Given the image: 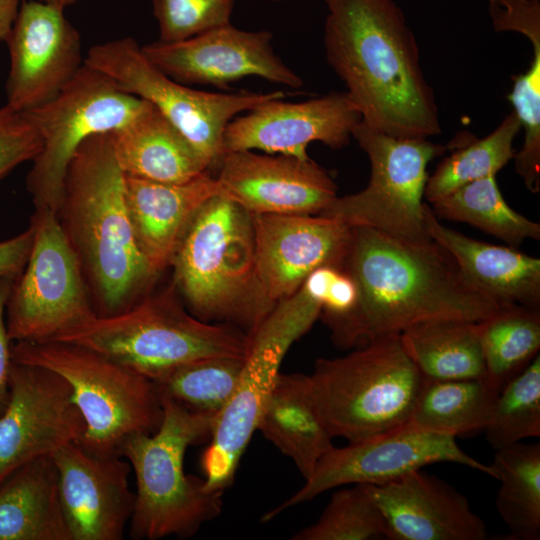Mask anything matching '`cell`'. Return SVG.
<instances>
[{"label": "cell", "mask_w": 540, "mask_h": 540, "mask_svg": "<svg viewBox=\"0 0 540 540\" xmlns=\"http://www.w3.org/2000/svg\"><path fill=\"white\" fill-rule=\"evenodd\" d=\"M251 215L257 283L271 308L317 268L341 266L351 238L346 224L319 214Z\"/></svg>", "instance_id": "obj_19"}, {"label": "cell", "mask_w": 540, "mask_h": 540, "mask_svg": "<svg viewBox=\"0 0 540 540\" xmlns=\"http://www.w3.org/2000/svg\"><path fill=\"white\" fill-rule=\"evenodd\" d=\"M360 121L361 115L346 92H331L302 102L272 99L229 122L222 151L224 155L261 150L306 159L312 142L331 149L345 147Z\"/></svg>", "instance_id": "obj_18"}, {"label": "cell", "mask_w": 540, "mask_h": 540, "mask_svg": "<svg viewBox=\"0 0 540 540\" xmlns=\"http://www.w3.org/2000/svg\"><path fill=\"white\" fill-rule=\"evenodd\" d=\"M111 142L125 175L182 183L209 171L185 136L150 102L128 124L111 132Z\"/></svg>", "instance_id": "obj_25"}, {"label": "cell", "mask_w": 540, "mask_h": 540, "mask_svg": "<svg viewBox=\"0 0 540 540\" xmlns=\"http://www.w3.org/2000/svg\"><path fill=\"white\" fill-rule=\"evenodd\" d=\"M390 540H485L484 521L467 498L422 469L373 485Z\"/></svg>", "instance_id": "obj_22"}, {"label": "cell", "mask_w": 540, "mask_h": 540, "mask_svg": "<svg viewBox=\"0 0 540 540\" xmlns=\"http://www.w3.org/2000/svg\"><path fill=\"white\" fill-rule=\"evenodd\" d=\"M175 286L190 312L251 335L273 308L261 297L252 215L223 195L200 208L173 257Z\"/></svg>", "instance_id": "obj_4"}, {"label": "cell", "mask_w": 540, "mask_h": 540, "mask_svg": "<svg viewBox=\"0 0 540 540\" xmlns=\"http://www.w3.org/2000/svg\"><path fill=\"white\" fill-rule=\"evenodd\" d=\"M326 60L371 128L400 138L441 133L415 35L394 0H324Z\"/></svg>", "instance_id": "obj_2"}, {"label": "cell", "mask_w": 540, "mask_h": 540, "mask_svg": "<svg viewBox=\"0 0 540 540\" xmlns=\"http://www.w3.org/2000/svg\"><path fill=\"white\" fill-rule=\"evenodd\" d=\"M14 277L0 278V414L9 395V378L13 364L12 345L6 325V304L12 289Z\"/></svg>", "instance_id": "obj_41"}, {"label": "cell", "mask_w": 540, "mask_h": 540, "mask_svg": "<svg viewBox=\"0 0 540 540\" xmlns=\"http://www.w3.org/2000/svg\"><path fill=\"white\" fill-rule=\"evenodd\" d=\"M42 147L41 138L22 112L0 107V178L16 166L32 161Z\"/></svg>", "instance_id": "obj_39"}, {"label": "cell", "mask_w": 540, "mask_h": 540, "mask_svg": "<svg viewBox=\"0 0 540 540\" xmlns=\"http://www.w3.org/2000/svg\"><path fill=\"white\" fill-rule=\"evenodd\" d=\"M20 4V0H0V41L6 42Z\"/></svg>", "instance_id": "obj_43"}, {"label": "cell", "mask_w": 540, "mask_h": 540, "mask_svg": "<svg viewBox=\"0 0 540 540\" xmlns=\"http://www.w3.org/2000/svg\"><path fill=\"white\" fill-rule=\"evenodd\" d=\"M497 394L485 379H424L408 423L455 438L483 431Z\"/></svg>", "instance_id": "obj_29"}, {"label": "cell", "mask_w": 540, "mask_h": 540, "mask_svg": "<svg viewBox=\"0 0 540 540\" xmlns=\"http://www.w3.org/2000/svg\"><path fill=\"white\" fill-rule=\"evenodd\" d=\"M267 1L282 2V1H292V0H267Z\"/></svg>", "instance_id": "obj_45"}, {"label": "cell", "mask_w": 540, "mask_h": 540, "mask_svg": "<svg viewBox=\"0 0 540 540\" xmlns=\"http://www.w3.org/2000/svg\"><path fill=\"white\" fill-rule=\"evenodd\" d=\"M64 518L71 540H121L133 513L129 462L99 455L79 442L52 455Z\"/></svg>", "instance_id": "obj_21"}, {"label": "cell", "mask_w": 540, "mask_h": 540, "mask_svg": "<svg viewBox=\"0 0 540 540\" xmlns=\"http://www.w3.org/2000/svg\"><path fill=\"white\" fill-rule=\"evenodd\" d=\"M322 301L303 283L279 301L250 336L243 367L229 402L216 417L201 457L205 486L224 492L232 485L241 458L257 431L281 362L290 346L321 315Z\"/></svg>", "instance_id": "obj_9"}, {"label": "cell", "mask_w": 540, "mask_h": 540, "mask_svg": "<svg viewBox=\"0 0 540 540\" xmlns=\"http://www.w3.org/2000/svg\"><path fill=\"white\" fill-rule=\"evenodd\" d=\"M387 539L384 518L373 485L342 486L331 497L319 519L298 531L294 540Z\"/></svg>", "instance_id": "obj_36"}, {"label": "cell", "mask_w": 540, "mask_h": 540, "mask_svg": "<svg viewBox=\"0 0 540 540\" xmlns=\"http://www.w3.org/2000/svg\"><path fill=\"white\" fill-rule=\"evenodd\" d=\"M257 430L289 457L307 479L333 447L306 374H278Z\"/></svg>", "instance_id": "obj_26"}, {"label": "cell", "mask_w": 540, "mask_h": 540, "mask_svg": "<svg viewBox=\"0 0 540 540\" xmlns=\"http://www.w3.org/2000/svg\"><path fill=\"white\" fill-rule=\"evenodd\" d=\"M308 377L329 432L349 442L408 423L424 381L399 334L317 359Z\"/></svg>", "instance_id": "obj_7"}, {"label": "cell", "mask_w": 540, "mask_h": 540, "mask_svg": "<svg viewBox=\"0 0 540 540\" xmlns=\"http://www.w3.org/2000/svg\"><path fill=\"white\" fill-rule=\"evenodd\" d=\"M460 464L496 479L492 467L467 454L456 438L427 431L410 423L371 437L332 447L318 462L304 485L262 516L269 522L288 508L320 494L352 484L381 485L435 463Z\"/></svg>", "instance_id": "obj_14"}, {"label": "cell", "mask_w": 540, "mask_h": 540, "mask_svg": "<svg viewBox=\"0 0 540 540\" xmlns=\"http://www.w3.org/2000/svg\"><path fill=\"white\" fill-rule=\"evenodd\" d=\"M352 137L370 161L369 182L357 193L337 196L319 215L407 241L430 240L423 220L427 166L445 147L424 138L394 137L362 120Z\"/></svg>", "instance_id": "obj_13"}, {"label": "cell", "mask_w": 540, "mask_h": 540, "mask_svg": "<svg viewBox=\"0 0 540 540\" xmlns=\"http://www.w3.org/2000/svg\"><path fill=\"white\" fill-rule=\"evenodd\" d=\"M33 241L31 225L22 233L0 241V278H16L23 270Z\"/></svg>", "instance_id": "obj_42"}, {"label": "cell", "mask_w": 540, "mask_h": 540, "mask_svg": "<svg viewBox=\"0 0 540 540\" xmlns=\"http://www.w3.org/2000/svg\"><path fill=\"white\" fill-rule=\"evenodd\" d=\"M500 487L495 501L511 539H540V444L496 450L490 464Z\"/></svg>", "instance_id": "obj_30"}, {"label": "cell", "mask_w": 540, "mask_h": 540, "mask_svg": "<svg viewBox=\"0 0 540 540\" xmlns=\"http://www.w3.org/2000/svg\"><path fill=\"white\" fill-rule=\"evenodd\" d=\"M533 59L530 67L511 76L512 89L508 100L524 130L522 148L515 153V170L527 189L540 190V36L531 38Z\"/></svg>", "instance_id": "obj_37"}, {"label": "cell", "mask_w": 540, "mask_h": 540, "mask_svg": "<svg viewBox=\"0 0 540 540\" xmlns=\"http://www.w3.org/2000/svg\"><path fill=\"white\" fill-rule=\"evenodd\" d=\"M6 43L10 67L5 105L17 112L52 100L84 63L79 32L62 6L22 2Z\"/></svg>", "instance_id": "obj_17"}, {"label": "cell", "mask_w": 540, "mask_h": 540, "mask_svg": "<svg viewBox=\"0 0 540 540\" xmlns=\"http://www.w3.org/2000/svg\"><path fill=\"white\" fill-rule=\"evenodd\" d=\"M341 267L355 283L356 302L324 322L334 344L344 349L427 321L481 322L505 306L479 289L433 239L412 242L351 227Z\"/></svg>", "instance_id": "obj_1"}, {"label": "cell", "mask_w": 540, "mask_h": 540, "mask_svg": "<svg viewBox=\"0 0 540 540\" xmlns=\"http://www.w3.org/2000/svg\"><path fill=\"white\" fill-rule=\"evenodd\" d=\"M431 204L437 218L468 223L510 246L540 239V224L507 204L496 176L469 182Z\"/></svg>", "instance_id": "obj_32"}, {"label": "cell", "mask_w": 540, "mask_h": 540, "mask_svg": "<svg viewBox=\"0 0 540 540\" xmlns=\"http://www.w3.org/2000/svg\"><path fill=\"white\" fill-rule=\"evenodd\" d=\"M483 431L495 450L540 437L539 354L499 391Z\"/></svg>", "instance_id": "obj_35"}, {"label": "cell", "mask_w": 540, "mask_h": 540, "mask_svg": "<svg viewBox=\"0 0 540 540\" xmlns=\"http://www.w3.org/2000/svg\"><path fill=\"white\" fill-rule=\"evenodd\" d=\"M84 63L156 107L185 136L207 170L220 164L223 134L231 120L263 102L285 97L282 91L213 93L190 88L156 67L131 37L93 45Z\"/></svg>", "instance_id": "obj_11"}, {"label": "cell", "mask_w": 540, "mask_h": 540, "mask_svg": "<svg viewBox=\"0 0 540 540\" xmlns=\"http://www.w3.org/2000/svg\"><path fill=\"white\" fill-rule=\"evenodd\" d=\"M0 540H71L52 456L25 463L0 483Z\"/></svg>", "instance_id": "obj_27"}, {"label": "cell", "mask_w": 540, "mask_h": 540, "mask_svg": "<svg viewBox=\"0 0 540 540\" xmlns=\"http://www.w3.org/2000/svg\"><path fill=\"white\" fill-rule=\"evenodd\" d=\"M272 40L269 31H246L230 23L186 40H159L141 48L156 67L182 84L223 88L242 78L257 76L293 89L301 88L302 78L276 55Z\"/></svg>", "instance_id": "obj_16"}, {"label": "cell", "mask_w": 540, "mask_h": 540, "mask_svg": "<svg viewBox=\"0 0 540 540\" xmlns=\"http://www.w3.org/2000/svg\"><path fill=\"white\" fill-rule=\"evenodd\" d=\"M236 0H153L160 41L178 42L231 23Z\"/></svg>", "instance_id": "obj_38"}, {"label": "cell", "mask_w": 540, "mask_h": 540, "mask_svg": "<svg viewBox=\"0 0 540 540\" xmlns=\"http://www.w3.org/2000/svg\"><path fill=\"white\" fill-rule=\"evenodd\" d=\"M55 341L92 349L153 381L196 360L245 357L250 336L236 326L195 317L168 289L146 294L117 314L97 316Z\"/></svg>", "instance_id": "obj_6"}, {"label": "cell", "mask_w": 540, "mask_h": 540, "mask_svg": "<svg viewBox=\"0 0 540 540\" xmlns=\"http://www.w3.org/2000/svg\"><path fill=\"white\" fill-rule=\"evenodd\" d=\"M27 262L15 278L6 304L12 342L55 341L93 321L79 256L58 214L36 209Z\"/></svg>", "instance_id": "obj_12"}, {"label": "cell", "mask_w": 540, "mask_h": 540, "mask_svg": "<svg viewBox=\"0 0 540 540\" xmlns=\"http://www.w3.org/2000/svg\"><path fill=\"white\" fill-rule=\"evenodd\" d=\"M77 1V0H76Z\"/></svg>", "instance_id": "obj_46"}, {"label": "cell", "mask_w": 540, "mask_h": 540, "mask_svg": "<svg viewBox=\"0 0 540 540\" xmlns=\"http://www.w3.org/2000/svg\"><path fill=\"white\" fill-rule=\"evenodd\" d=\"M163 418L152 434H136L121 448L136 479L129 535L137 540L190 538L222 512V491L184 470L189 446L209 440L215 418L194 413L160 395Z\"/></svg>", "instance_id": "obj_5"}, {"label": "cell", "mask_w": 540, "mask_h": 540, "mask_svg": "<svg viewBox=\"0 0 540 540\" xmlns=\"http://www.w3.org/2000/svg\"><path fill=\"white\" fill-rule=\"evenodd\" d=\"M423 220L431 239L444 247L462 272L501 305L540 310V259L511 247L482 242L443 225L424 204Z\"/></svg>", "instance_id": "obj_24"}, {"label": "cell", "mask_w": 540, "mask_h": 540, "mask_svg": "<svg viewBox=\"0 0 540 540\" xmlns=\"http://www.w3.org/2000/svg\"><path fill=\"white\" fill-rule=\"evenodd\" d=\"M57 213L90 282L97 316L122 312L148 294L159 274L137 244L111 132L90 136L76 150Z\"/></svg>", "instance_id": "obj_3"}, {"label": "cell", "mask_w": 540, "mask_h": 540, "mask_svg": "<svg viewBox=\"0 0 540 540\" xmlns=\"http://www.w3.org/2000/svg\"><path fill=\"white\" fill-rule=\"evenodd\" d=\"M218 169L220 195L250 214L318 215L337 197L333 179L310 157L232 151Z\"/></svg>", "instance_id": "obj_20"}, {"label": "cell", "mask_w": 540, "mask_h": 540, "mask_svg": "<svg viewBox=\"0 0 540 540\" xmlns=\"http://www.w3.org/2000/svg\"><path fill=\"white\" fill-rule=\"evenodd\" d=\"M124 190L137 244L159 275L171 266L185 232L203 204L220 194L216 177L209 171L182 183L124 174Z\"/></svg>", "instance_id": "obj_23"}, {"label": "cell", "mask_w": 540, "mask_h": 540, "mask_svg": "<svg viewBox=\"0 0 540 540\" xmlns=\"http://www.w3.org/2000/svg\"><path fill=\"white\" fill-rule=\"evenodd\" d=\"M38 1L62 6L64 8L76 2V0H38Z\"/></svg>", "instance_id": "obj_44"}, {"label": "cell", "mask_w": 540, "mask_h": 540, "mask_svg": "<svg viewBox=\"0 0 540 540\" xmlns=\"http://www.w3.org/2000/svg\"><path fill=\"white\" fill-rule=\"evenodd\" d=\"M84 431L71 386L62 376L13 361L0 414V483L25 463L81 442Z\"/></svg>", "instance_id": "obj_15"}, {"label": "cell", "mask_w": 540, "mask_h": 540, "mask_svg": "<svg viewBox=\"0 0 540 540\" xmlns=\"http://www.w3.org/2000/svg\"><path fill=\"white\" fill-rule=\"evenodd\" d=\"M14 362L40 366L62 376L84 423L81 442L99 455H119L128 438L152 434L163 407L154 382L86 347L61 342H13Z\"/></svg>", "instance_id": "obj_8"}, {"label": "cell", "mask_w": 540, "mask_h": 540, "mask_svg": "<svg viewBox=\"0 0 540 540\" xmlns=\"http://www.w3.org/2000/svg\"><path fill=\"white\" fill-rule=\"evenodd\" d=\"M399 335L424 379H485L480 322L433 320L413 325Z\"/></svg>", "instance_id": "obj_28"}, {"label": "cell", "mask_w": 540, "mask_h": 540, "mask_svg": "<svg viewBox=\"0 0 540 540\" xmlns=\"http://www.w3.org/2000/svg\"><path fill=\"white\" fill-rule=\"evenodd\" d=\"M488 12L497 32L540 35V0H488Z\"/></svg>", "instance_id": "obj_40"}, {"label": "cell", "mask_w": 540, "mask_h": 540, "mask_svg": "<svg viewBox=\"0 0 540 540\" xmlns=\"http://www.w3.org/2000/svg\"><path fill=\"white\" fill-rule=\"evenodd\" d=\"M245 357H210L178 366L153 380L160 395L201 415L216 417L234 390Z\"/></svg>", "instance_id": "obj_34"}, {"label": "cell", "mask_w": 540, "mask_h": 540, "mask_svg": "<svg viewBox=\"0 0 540 540\" xmlns=\"http://www.w3.org/2000/svg\"><path fill=\"white\" fill-rule=\"evenodd\" d=\"M485 380L499 391L520 373L540 349V310L505 305L480 322Z\"/></svg>", "instance_id": "obj_31"}, {"label": "cell", "mask_w": 540, "mask_h": 540, "mask_svg": "<svg viewBox=\"0 0 540 540\" xmlns=\"http://www.w3.org/2000/svg\"><path fill=\"white\" fill-rule=\"evenodd\" d=\"M147 104L83 63L52 100L22 112L42 141L26 179L35 208L57 213L66 171L79 146L92 135L125 126Z\"/></svg>", "instance_id": "obj_10"}, {"label": "cell", "mask_w": 540, "mask_h": 540, "mask_svg": "<svg viewBox=\"0 0 540 540\" xmlns=\"http://www.w3.org/2000/svg\"><path fill=\"white\" fill-rule=\"evenodd\" d=\"M520 129L512 111L489 135L455 148L428 177L424 197L433 203L469 182L496 176L514 158L513 142Z\"/></svg>", "instance_id": "obj_33"}]
</instances>
